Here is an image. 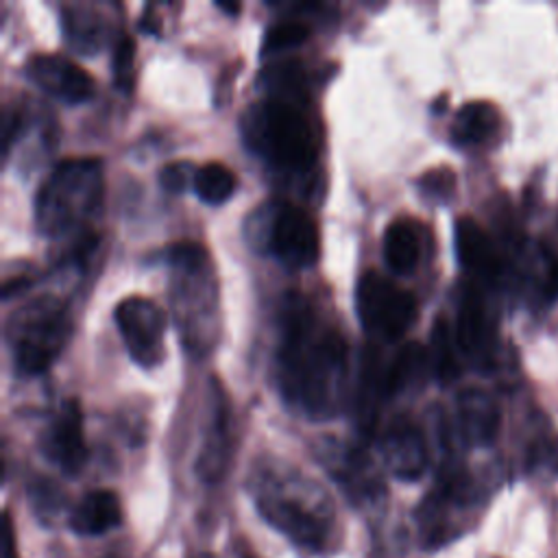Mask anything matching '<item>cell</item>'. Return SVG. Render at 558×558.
Listing matches in <instances>:
<instances>
[{
	"mask_svg": "<svg viewBox=\"0 0 558 558\" xmlns=\"http://www.w3.org/2000/svg\"><path fill=\"white\" fill-rule=\"evenodd\" d=\"M70 338L65 301L44 294L20 305L7 323V342L13 364L24 375L44 373Z\"/></svg>",
	"mask_w": 558,
	"mask_h": 558,
	"instance_id": "obj_5",
	"label": "cell"
},
{
	"mask_svg": "<svg viewBox=\"0 0 558 558\" xmlns=\"http://www.w3.org/2000/svg\"><path fill=\"white\" fill-rule=\"evenodd\" d=\"M545 259V277H543V296L558 299V259L543 246Z\"/></svg>",
	"mask_w": 558,
	"mask_h": 558,
	"instance_id": "obj_30",
	"label": "cell"
},
{
	"mask_svg": "<svg viewBox=\"0 0 558 558\" xmlns=\"http://www.w3.org/2000/svg\"><path fill=\"white\" fill-rule=\"evenodd\" d=\"M244 558H253V556H244Z\"/></svg>",
	"mask_w": 558,
	"mask_h": 558,
	"instance_id": "obj_33",
	"label": "cell"
},
{
	"mask_svg": "<svg viewBox=\"0 0 558 558\" xmlns=\"http://www.w3.org/2000/svg\"><path fill=\"white\" fill-rule=\"evenodd\" d=\"M416 299L412 292L379 275L366 270L355 283V312L364 331L371 336L395 342L416 318Z\"/></svg>",
	"mask_w": 558,
	"mask_h": 558,
	"instance_id": "obj_6",
	"label": "cell"
},
{
	"mask_svg": "<svg viewBox=\"0 0 558 558\" xmlns=\"http://www.w3.org/2000/svg\"><path fill=\"white\" fill-rule=\"evenodd\" d=\"M102 194L105 174L98 157L63 159L48 172L35 194V225L48 238L68 235L89 220L100 207Z\"/></svg>",
	"mask_w": 558,
	"mask_h": 558,
	"instance_id": "obj_3",
	"label": "cell"
},
{
	"mask_svg": "<svg viewBox=\"0 0 558 558\" xmlns=\"http://www.w3.org/2000/svg\"><path fill=\"white\" fill-rule=\"evenodd\" d=\"M456 333L451 331L447 318L438 316L432 327V351H429V364L436 375V379L447 386L458 379L460 375V364H458V353H456Z\"/></svg>",
	"mask_w": 558,
	"mask_h": 558,
	"instance_id": "obj_23",
	"label": "cell"
},
{
	"mask_svg": "<svg viewBox=\"0 0 558 558\" xmlns=\"http://www.w3.org/2000/svg\"><path fill=\"white\" fill-rule=\"evenodd\" d=\"M196 168L190 161H170L159 170V185L172 194H181L194 183Z\"/></svg>",
	"mask_w": 558,
	"mask_h": 558,
	"instance_id": "obj_27",
	"label": "cell"
},
{
	"mask_svg": "<svg viewBox=\"0 0 558 558\" xmlns=\"http://www.w3.org/2000/svg\"><path fill=\"white\" fill-rule=\"evenodd\" d=\"M248 148L283 172H305L318 157V137L299 100L266 96L242 116Z\"/></svg>",
	"mask_w": 558,
	"mask_h": 558,
	"instance_id": "obj_2",
	"label": "cell"
},
{
	"mask_svg": "<svg viewBox=\"0 0 558 558\" xmlns=\"http://www.w3.org/2000/svg\"><path fill=\"white\" fill-rule=\"evenodd\" d=\"M527 464H530L532 471L556 475L558 473V438L549 436V438L536 440L530 447Z\"/></svg>",
	"mask_w": 558,
	"mask_h": 558,
	"instance_id": "obj_28",
	"label": "cell"
},
{
	"mask_svg": "<svg viewBox=\"0 0 558 558\" xmlns=\"http://www.w3.org/2000/svg\"><path fill=\"white\" fill-rule=\"evenodd\" d=\"M113 78L120 89H129L133 85V68H135V44L129 35H120L113 46Z\"/></svg>",
	"mask_w": 558,
	"mask_h": 558,
	"instance_id": "obj_26",
	"label": "cell"
},
{
	"mask_svg": "<svg viewBox=\"0 0 558 558\" xmlns=\"http://www.w3.org/2000/svg\"><path fill=\"white\" fill-rule=\"evenodd\" d=\"M310 37V26L299 22V20H281V22H275L266 35H264V44H262V50L266 54L270 52H283V50H290V48H296L301 46L305 39Z\"/></svg>",
	"mask_w": 558,
	"mask_h": 558,
	"instance_id": "obj_25",
	"label": "cell"
},
{
	"mask_svg": "<svg viewBox=\"0 0 558 558\" xmlns=\"http://www.w3.org/2000/svg\"><path fill=\"white\" fill-rule=\"evenodd\" d=\"M264 246L279 264L290 270L310 268L316 264L320 248L316 222L305 209L281 201L270 209L266 218Z\"/></svg>",
	"mask_w": 558,
	"mask_h": 558,
	"instance_id": "obj_7",
	"label": "cell"
},
{
	"mask_svg": "<svg viewBox=\"0 0 558 558\" xmlns=\"http://www.w3.org/2000/svg\"><path fill=\"white\" fill-rule=\"evenodd\" d=\"M235 174L220 161H207L196 168L192 190L205 205H222L235 192Z\"/></svg>",
	"mask_w": 558,
	"mask_h": 558,
	"instance_id": "obj_24",
	"label": "cell"
},
{
	"mask_svg": "<svg viewBox=\"0 0 558 558\" xmlns=\"http://www.w3.org/2000/svg\"><path fill=\"white\" fill-rule=\"evenodd\" d=\"M453 183H456L453 172H451V170H447V168L429 170V172H425V174H423V179H421V187H423V192H425V194H429V196H434L436 201L447 198V196L451 194V190H453Z\"/></svg>",
	"mask_w": 558,
	"mask_h": 558,
	"instance_id": "obj_29",
	"label": "cell"
},
{
	"mask_svg": "<svg viewBox=\"0 0 558 558\" xmlns=\"http://www.w3.org/2000/svg\"><path fill=\"white\" fill-rule=\"evenodd\" d=\"M381 253L392 272L410 275L421 259V231L416 222L408 216L395 218L384 231Z\"/></svg>",
	"mask_w": 558,
	"mask_h": 558,
	"instance_id": "obj_17",
	"label": "cell"
},
{
	"mask_svg": "<svg viewBox=\"0 0 558 558\" xmlns=\"http://www.w3.org/2000/svg\"><path fill=\"white\" fill-rule=\"evenodd\" d=\"M113 320L135 364L150 368L163 360L166 316L155 301L135 294L126 296L116 305Z\"/></svg>",
	"mask_w": 558,
	"mask_h": 558,
	"instance_id": "obj_8",
	"label": "cell"
},
{
	"mask_svg": "<svg viewBox=\"0 0 558 558\" xmlns=\"http://www.w3.org/2000/svg\"><path fill=\"white\" fill-rule=\"evenodd\" d=\"M61 31L65 44L78 54H94L102 46V17L87 4H65L61 9Z\"/></svg>",
	"mask_w": 558,
	"mask_h": 558,
	"instance_id": "obj_18",
	"label": "cell"
},
{
	"mask_svg": "<svg viewBox=\"0 0 558 558\" xmlns=\"http://www.w3.org/2000/svg\"><path fill=\"white\" fill-rule=\"evenodd\" d=\"M429 364V353L416 344V342H408L397 357L390 362V366H386V390L388 397L403 392L410 386H416L423 381L425 373H427Z\"/></svg>",
	"mask_w": 558,
	"mask_h": 558,
	"instance_id": "obj_21",
	"label": "cell"
},
{
	"mask_svg": "<svg viewBox=\"0 0 558 558\" xmlns=\"http://www.w3.org/2000/svg\"><path fill=\"white\" fill-rule=\"evenodd\" d=\"M499 126L497 109L486 100H471L462 105L451 124V142L480 144L493 137Z\"/></svg>",
	"mask_w": 558,
	"mask_h": 558,
	"instance_id": "obj_20",
	"label": "cell"
},
{
	"mask_svg": "<svg viewBox=\"0 0 558 558\" xmlns=\"http://www.w3.org/2000/svg\"><path fill=\"white\" fill-rule=\"evenodd\" d=\"M453 240L458 262L466 272L482 279H493L499 275L501 262L497 248L488 233L471 216H462L456 220Z\"/></svg>",
	"mask_w": 558,
	"mask_h": 558,
	"instance_id": "obj_14",
	"label": "cell"
},
{
	"mask_svg": "<svg viewBox=\"0 0 558 558\" xmlns=\"http://www.w3.org/2000/svg\"><path fill=\"white\" fill-rule=\"evenodd\" d=\"M325 464L347 488L351 486L362 493L377 488V477L368 464V458H364V453L357 449L329 447L325 453Z\"/></svg>",
	"mask_w": 558,
	"mask_h": 558,
	"instance_id": "obj_22",
	"label": "cell"
},
{
	"mask_svg": "<svg viewBox=\"0 0 558 558\" xmlns=\"http://www.w3.org/2000/svg\"><path fill=\"white\" fill-rule=\"evenodd\" d=\"M381 456L395 477L405 482L421 477L427 466V447L421 429L408 418H395L381 436Z\"/></svg>",
	"mask_w": 558,
	"mask_h": 558,
	"instance_id": "obj_12",
	"label": "cell"
},
{
	"mask_svg": "<svg viewBox=\"0 0 558 558\" xmlns=\"http://www.w3.org/2000/svg\"><path fill=\"white\" fill-rule=\"evenodd\" d=\"M458 423L471 445H490L499 432V405L482 388H466L458 395Z\"/></svg>",
	"mask_w": 558,
	"mask_h": 558,
	"instance_id": "obj_15",
	"label": "cell"
},
{
	"mask_svg": "<svg viewBox=\"0 0 558 558\" xmlns=\"http://www.w3.org/2000/svg\"><path fill=\"white\" fill-rule=\"evenodd\" d=\"M122 521V508L116 493L96 488L89 490L72 510L70 527L81 536H98Z\"/></svg>",
	"mask_w": 558,
	"mask_h": 558,
	"instance_id": "obj_16",
	"label": "cell"
},
{
	"mask_svg": "<svg viewBox=\"0 0 558 558\" xmlns=\"http://www.w3.org/2000/svg\"><path fill=\"white\" fill-rule=\"evenodd\" d=\"M453 333L458 349L466 355V360H471L475 366L490 364L495 333L486 314V305L473 286H466L460 296Z\"/></svg>",
	"mask_w": 558,
	"mask_h": 558,
	"instance_id": "obj_10",
	"label": "cell"
},
{
	"mask_svg": "<svg viewBox=\"0 0 558 558\" xmlns=\"http://www.w3.org/2000/svg\"><path fill=\"white\" fill-rule=\"evenodd\" d=\"M216 7L220 9V11H225V13H229V15H235V13H240V4L238 2H233V4H227V2H216Z\"/></svg>",
	"mask_w": 558,
	"mask_h": 558,
	"instance_id": "obj_32",
	"label": "cell"
},
{
	"mask_svg": "<svg viewBox=\"0 0 558 558\" xmlns=\"http://www.w3.org/2000/svg\"><path fill=\"white\" fill-rule=\"evenodd\" d=\"M384 397H388L386 368L375 355H368L362 364L360 388H357V425L362 434L371 436L375 432L377 412Z\"/></svg>",
	"mask_w": 558,
	"mask_h": 558,
	"instance_id": "obj_19",
	"label": "cell"
},
{
	"mask_svg": "<svg viewBox=\"0 0 558 558\" xmlns=\"http://www.w3.org/2000/svg\"><path fill=\"white\" fill-rule=\"evenodd\" d=\"M44 453L65 473H76L87 458L83 414L76 399H68L44 436Z\"/></svg>",
	"mask_w": 558,
	"mask_h": 558,
	"instance_id": "obj_11",
	"label": "cell"
},
{
	"mask_svg": "<svg viewBox=\"0 0 558 558\" xmlns=\"http://www.w3.org/2000/svg\"><path fill=\"white\" fill-rule=\"evenodd\" d=\"M277 377L283 399L314 421L336 416L344 399L347 342L314 307L290 296L281 316Z\"/></svg>",
	"mask_w": 558,
	"mask_h": 558,
	"instance_id": "obj_1",
	"label": "cell"
},
{
	"mask_svg": "<svg viewBox=\"0 0 558 558\" xmlns=\"http://www.w3.org/2000/svg\"><path fill=\"white\" fill-rule=\"evenodd\" d=\"M20 116H17V111H11V109H7L4 111V118H2V153L7 155L9 153V146H11V142L15 140V133H17V129H20Z\"/></svg>",
	"mask_w": 558,
	"mask_h": 558,
	"instance_id": "obj_31",
	"label": "cell"
},
{
	"mask_svg": "<svg viewBox=\"0 0 558 558\" xmlns=\"http://www.w3.org/2000/svg\"><path fill=\"white\" fill-rule=\"evenodd\" d=\"M314 488L316 486H310L307 482L264 469L257 477L255 504L262 517L292 543L320 549L329 534V517L325 512V501L312 499Z\"/></svg>",
	"mask_w": 558,
	"mask_h": 558,
	"instance_id": "obj_4",
	"label": "cell"
},
{
	"mask_svg": "<svg viewBox=\"0 0 558 558\" xmlns=\"http://www.w3.org/2000/svg\"><path fill=\"white\" fill-rule=\"evenodd\" d=\"M229 460V405L218 386H214L211 395V414L207 423V432L203 436L201 453L196 460V473L203 482H218L227 469Z\"/></svg>",
	"mask_w": 558,
	"mask_h": 558,
	"instance_id": "obj_13",
	"label": "cell"
},
{
	"mask_svg": "<svg viewBox=\"0 0 558 558\" xmlns=\"http://www.w3.org/2000/svg\"><path fill=\"white\" fill-rule=\"evenodd\" d=\"M24 74L41 92L68 105L85 102L94 94L92 74L83 70L78 63L61 54L39 52L28 57L24 65Z\"/></svg>",
	"mask_w": 558,
	"mask_h": 558,
	"instance_id": "obj_9",
	"label": "cell"
}]
</instances>
